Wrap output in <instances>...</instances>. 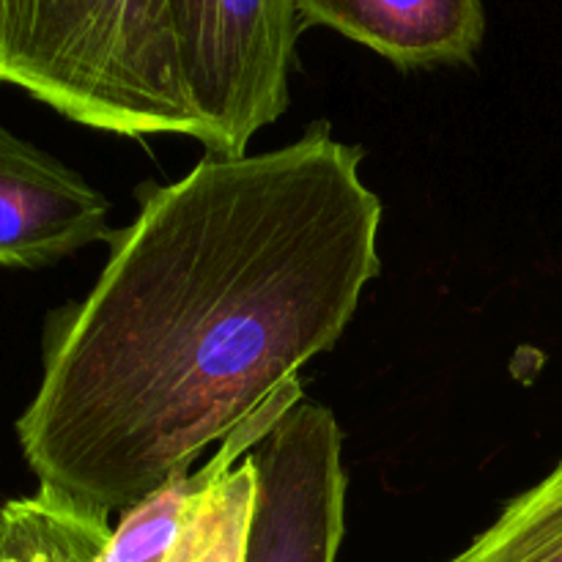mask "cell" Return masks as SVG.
<instances>
[{"label": "cell", "mask_w": 562, "mask_h": 562, "mask_svg": "<svg viewBox=\"0 0 562 562\" xmlns=\"http://www.w3.org/2000/svg\"><path fill=\"white\" fill-rule=\"evenodd\" d=\"M201 146L241 157L289 110L302 31L294 0H165Z\"/></svg>", "instance_id": "3957f363"}, {"label": "cell", "mask_w": 562, "mask_h": 562, "mask_svg": "<svg viewBox=\"0 0 562 562\" xmlns=\"http://www.w3.org/2000/svg\"><path fill=\"white\" fill-rule=\"evenodd\" d=\"M0 82L110 135L201 140L165 0H0Z\"/></svg>", "instance_id": "7a4b0ae2"}, {"label": "cell", "mask_w": 562, "mask_h": 562, "mask_svg": "<svg viewBox=\"0 0 562 562\" xmlns=\"http://www.w3.org/2000/svg\"><path fill=\"white\" fill-rule=\"evenodd\" d=\"M448 562H562V459Z\"/></svg>", "instance_id": "ba28073f"}, {"label": "cell", "mask_w": 562, "mask_h": 562, "mask_svg": "<svg viewBox=\"0 0 562 562\" xmlns=\"http://www.w3.org/2000/svg\"><path fill=\"white\" fill-rule=\"evenodd\" d=\"M203 481H206V464L195 472L190 470L170 477L157 492H151L146 499L126 508L121 514L119 525L113 527V536H110L108 547L102 549L97 562L168 560Z\"/></svg>", "instance_id": "9c48e42d"}, {"label": "cell", "mask_w": 562, "mask_h": 562, "mask_svg": "<svg viewBox=\"0 0 562 562\" xmlns=\"http://www.w3.org/2000/svg\"><path fill=\"white\" fill-rule=\"evenodd\" d=\"M302 27L322 25L398 69L472 64L486 38L483 0H294Z\"/></svg>", "instance_id": "8992f818"}, {"label": "cell", "mask_w": 562, "mask_h": 562, "mask_svg": "<svg viewBox=\"0 0 562 562\" xmlns=\"http://www.w3.org/2000/svg\"><path fill=\"white\" fill-rule=\"evenodd\" d=\"M362 159L316 121L289 146L206 154L137 190L86 300L47 318L42 384L16 420L38 486L124 514L209 445L305 398L300 371L382 272Z\"/></svg>", "instance_id": "6da1fadb"}, {"label": "cell", "mask_w": 562, "mask_h": 562, "mask_svg": "<svg viewBox=\"0 0 562 562\" xmlns=\"http://www.w3.org/2000/svg\"><path fill=\"white\" fill-rule=\"evenodd\" d=\"M250 459L256 505L245 562H338L349 475L333 409L302 398Z\"/></svg>", "instance_id": "277c9868"}, {"label": "cell", "mask_w": 562, "mask_h": 562, "mask_svg": "<svg viewBox=\"0 0 562 562\" xmlns=\"http://www.w3.org/2000/svg\"><path fill=\"white\" fill-rule=\"evenodd\" d=\"M300 401L261 412L220 445L206 461V481L192 499L184 527L165 562H245L256 505V467L250 453Z\"/></svg>", "instance_id": "52a82bcc"}, {"label": "cell", "mask_w": 562, "mask_h": 562, "mask_svg": "<svg viewBox=\"0 0 562 562\" xmlns=\"http://www.w3.org/2000/svg\"><path fill=\"white\" fill-rule=\"evenodd\" d=\"M108 195L0 124V267L38 269L113 239Z\"/></svg>", "instance_id": "5b68a950"}]
</instances>
